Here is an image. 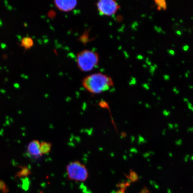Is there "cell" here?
Returning <instances> with one entry per match:
<instances>
[{"label":"cell","instance_id":"6da1fadb","mask_svg":"<svg viewBox=\"0 0 193 193\" xmlns=\"http://www.w3.org/2000/svg\"><path fill=\"white\" fill-rule=\"evenodd\" d=\"M83 87L93 94L106 91L114 86L112 78L101 73H94L86 76L82 80Z\"/></svg>","mask_w":193,"mask_h":193},{"label":"cell","instance_id":"7a4b0ae2","mask_svg":"<svg viewBox=\"0 0 193 193\" xmlns=\"http://www.w3.org/2000/svg\"><path fill=\"white\" fill-rule=\"evenodd\" d=\"M78 68L83 71H91L98 63L99 57L94 51L85 50L78 53L76 58Z\"/></svg>","mask_w":193,"mask_h":193},{"label":"cell","instance_id":"3957f363","mask_svg":"<svg viewBox=\"0 0 193 193\" xmlns=\"http://www.w3.org/2000/svg\"><path fill=\"white\" fill-rule=\"evenodd\" d=\"M68 179L76 182H86L89 177L87 167L80 161L70 163L66 167Z\"/></svg>","mask_w":193,"mask_h":193},{"label":"cell","instance_id":"277c9868","mask_svg":"<svg viewBox=\"0 0 193 193\" xmlns=\"http://www.w3.org/2000/svg\"><path fill=\"white\" fill-rule=\"evenodd\" d=\"M97 7L101 15L111 16L116 13L120 6L113 0H101L97 2Z\"/></svg>","mask_w":193,"mask_h":193},{"label":"cell","instance_id":"5b68a950","mask_svg":"<svg viewBox=\"0 0 193 193\" xmlns=\"http://www.w3.org/2000/svg\"><path fill=\"white\" fill-rule=\"evenodd\" d=\"M41 143L38 140H33L28 144L27 151L28 154L32 157L39 158L42 156V154L40 150Z\"/></svg>","mask_w":193,"mask_h":193},{"label":"cell","instance_id":"8992f818","mask_svg":"<svg viewBox=\"0 0 193 193\" xmlns=\"http://www.w3.org/2000/svg\"><path fill=\"white\" fill-rule=\"evenodd\" d=\"M55 4L59 10L62 11L68 12L72 10L76 7L77 4L76 1H54Z\"/></svg>","mask_w":193,"mask_h":193},{"label":"cell","instance_id":"52a82bcc","mask_svg":"<svg viewBox=\"0 0 193 193\" xmlns=\"http://www.w3.org/2000/svg\"><path fill=\"white\" fill-rule=\"evenodd\" d=\"M19 167L20 168V170L16 174L15 176L16 178H26L32 173L31 169L27 166L21 165Z\"/></svg>","mask_w":193,"mask_h":193},{"label":"cell","instance_id":"ba28073f","mask_svg":"<svg viewBox=\"0 0 193 193\" xmlns=\"http://www.w3.org/2000/svg\"><path fill=\"white\" fill-rule=\"evenodd\" d=\"M33 45L34 41L31 37H24L21 40V44L20 46L25 48V50L31 48L33 47Z\"/></svg>","mask_w":193,"mask_h":193},{"label":"cell","instance_id":"9c48e42d","mask_svg":"<svg viewBox=\"0 0 193 193\" xmlns=\"http://www.w3.org/2000/svg\"><path fill=\"white\" fill-rule=\"evenodd\" d=\"M52 147V144L48 142L43 141L41 143L40 150L43 155L47 154L50 152Z\"/></svg>","mask_w":193,"mask_h":193},{"label":"cell","instance_id":"30bf717a","mask_svg":"<svg viewBox=\"0 0 193 193\" xmlns=\"http://www.w3.org/2000/svg\"><path fill=\"white\" fill-rule=\"evenodd\" d=\"M155 2L157 6L158 10H160L161 9L166 10L167 9V4L164 0H156Z\"/></svg>","mask_w":193,"mask_h":193},{"label":"cell","instance_id":"8fae6325","mask_svg":"<svg viewBox=\"0 0 193 193\" xmlns=\"http://www.w3.org/2000/svg\"><path fill=\"white\" fill-rule=\"evenodd\" d=\"M9 190L7 186L2 180H0V191L2 193H7Z\"/></svg>","mask_w":193,"mask_h":193},{"label":"cell","instance_id":"7c38bea8","mask_svg":"<svg viewBox=\"0 0 193 193\" xmlns=\"http://www.w3.org/2000/svg\"><path fill=\"white\" fill-rule=\"evenodd\" d=\"M129 180H130V183H135L137 182L139 179V177L137 173H135L134 171H131L130 173L129 177Z\"/></svg>","mask_w":193,"mask_h":193},{"label":"cell","instance_id":"4fadbf2b","mask_svg":"<svg viewBox=\"0 0 193 193\" xmlns=\"http://www.w3.org/2000/svg\"><path fill=\"white\" fill-rule=\"evenodd\" d=\"M23 179H24L22 182V188L24 190H27L29 188V184H30L29 180L27 178H23Z\"/></svg>","mask_w":193,"mask_h":193},{"label":"cell","instance_id":"5bb4252c","mask_svg":"<svg viewBox=\"0 0 193 193\" xmlns=\"http://www.w3.org/2000/svg\"><path fill=\"white\" fill-rule=\"evenodd\" d=\"M130 182H127V183H119L118 185V187L120 188V189H122V190L126 191V188L130 185Z\"/></svg>","mask_w":193,"mask_h":193},{"label":"cell","instance_id":"9a60e30c","mask_svg":"<svg viewBox=\"0 0 193 193\" xmlns=\"http://www.w3.org/2000/svg\"><path fill=\"white\" fill-rule=\"evenodd\" d=\"M139 193H150V192L146 187H145Z\"/></svg>","mask_w":193,"mask_h":193},{"label":"cell","instance_id":"2e32d148","mask_svg":"<svg viewBox=\"0 0 193 193\" xmlns=\"http://www.w3.org/2000/svg\"><path fill=\"white\" fill-rule=\"evenodd\" d=\"M56 15V13L54 11H53L52 10H51L48 13V16L50 18L54 17Z\"/></svg>","mask_w":193,"mask_h":193},{"label":"cell","instance_id":"e0dca14e","mask_svg":"<svg viewBox=\"0 0 193 193\" xmlns=\"http://www.w3.org/2000/svg\"><path fill=\"white\" fill-rule=\"evenodd\" d=\"M116 193H125V191L120 189L119 190H118Z\"/></svg>","mask_w":193,"mask_h":193},{"label":"cell","instance_id":"ac0fdd59","mask_svg":"<svg viewBox=\"0 0 193 193\" xmlns=\"http://www.w3.org/2000/svg\"><path fill=\"white\" fill-rule=\"evenodd\" d=\"M168 53H169L170 54V55H174V54H175V52H174V51L173 50H171L168 51Z\"/></svg>","mask_w":193,"mask_h":193},{"label":"cell","instance_id":"d6986e66","mask_svg":"<svg viewBox=\"0 0 193 193\" xmlns=\"http://www.w3.org/2000/svg\"><path fill=\"white\" fill-rule=\"evenodd\" d=\"M189 48V46L187 45H185L184 47H183V49H184V50L185 51H187Z\"/></svg>","mask_w":193,"mask_h":193},{"label":"cell","instance_id":"ffe728a7","mask_svg":"<svg viewBox=\"0 0 193 193\" xmlns=\"http://www.w3.org/2000/svg\"><path fill=\"white\" fill-rule=\"evenodd\" d=\"M1 48L2 49H5L6 47V44H1Z\"/></svg>","mask_w":193,"mask_h":193},{"label":"cell","instance_id":"44dd1931","mask_svg":"<svg viewBox=\"0 0 193 193\" xmlns=\"http://www.w3.org/2000/svg\"><path fill=\"white\" fill-rule=\"evenodd\" d=\"M164 79H167V80H168V76H167V75H165V76H164Z\"/></svg>","mask_w":193,"mask_h":193},{"label":"cell","instance_id":"7402d4cb","mask_svg":"<svg viewBox=\"0 0 193 193\" xmlns=\"http://www.w3.org/2000/svg\"><path fill=\"white\" fill-rule=\"evenodd\" d=\"M3 25L2 22V21L0 20V26H2V25Z\"/></svg>","mask_w":193,"mask_h":193}]
</instances>
